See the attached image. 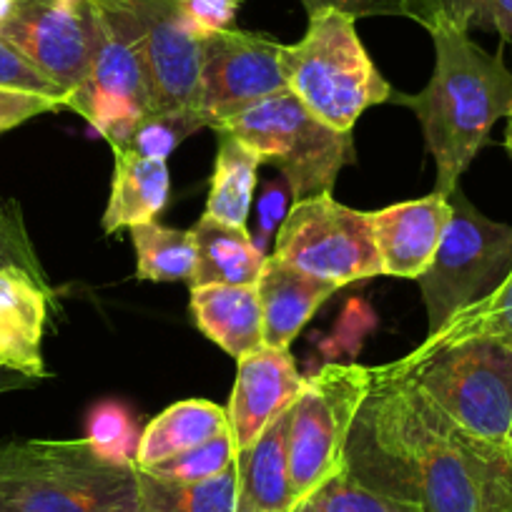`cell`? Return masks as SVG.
Here are the masks:
<instances>
[{
  "label": "cell",
  "instance_id": "obj_40",
  "mask_svg": "<svg viewBox=\"0 0 512 512\" xmlns=\"http://www.w3.org/2000/svg\"><path fill=\"white\" fill-rule=\"evenodd\" d=\"M18 214H21V206H18L16 201L0 199V219H11V216H18Z\"/></svg>",
  "mask_w": 512,
  "mask_h": 512
},
{
  "label": "cell",
  "instance_id": "obj_36",
  "mask_svg": "<svg viewBox=\"0 0 512 512\" xmlns=\"http://www.w3.org/2000/svg\"><path fill=\"white\" fill-rule=\"evenodd\" d=\"M292 196L287 181H269L264 186L262 196L256 201V236H251V241L256 244V249L267 246V241L272 239L279 231V226L287 219V199Z\"/></svg>",
  "mask_w": 512,
  "mask_h": 512
},
{
  "label": "cell",
  "instance_id": "obj_11",
  "mask_svg": "<svg viewBox=\"0 0 512 512\" xmlns=\"http://www.w3.org/2000/svg\"><path fill=\"white\" fill-rule=\"evenodd\" d=\"M96 26V0H8L0 38L71 96L88 76Z\"/></svg>",
  "mask_w": 512,
  "mask_h": 512
},
{
  "label": "cell",
  "instance_id": "obj_18",
  "mask_svg": "<svg viewBox=\"0 0 512 512\" xmlns=\"http://www.w3.org/2000/svg\"><path fill=\"white\" fill-rule=\"evenodd\" d=\"M289 417L272 422L262 437L236 452V512H289L294 505L289 480Z\"/></svg>",
  "mask_w": 512,
  "mask_h": 512
},
{
  "label": "cell",
  "instance_id": "obj_7",
  "mask_svg": "<svg viewBox=\"0 0 512 512\" xmlns=\"http://www.w3.org/2000/svg\"><path fill=\"white\" fill-rule=\"evenodd\" d=\"M447 199L450 224L430 269L417 279L427 309V337L495 292L512 272V226L487 219L460 186Z\"/></svg>",
  "mask_w": 512,
  "mask_h": 512
},
{
  "label": "cell",
  "instance_id": "obj_24",
  "mask_svg": "<svg viewBox=\"0 0 512 512\" xmlns=\"http://www.w3.org/2000/svg\"><path fill=\"white\" fill-rule=\"evenodd\" d=\"M139 512H236V460L206 480H166L139 470Z\"/></svg>",
  "mask_w": 512,
  "mask_h": 512
},
{
  "label": "cell",
  "instance_id": "obj_3",
  "mask_svg": "<svg viewBox=\"0 0 512 512\" xmlns=\"http://www.w3.org/2000/svg\"><path fill=\"white\" fill-rule=\"evenodd\" d=\"M0 497L8 512H139L136 465L81 440L0 445Z\"/></svg>",
  "mask_w": 512,
  "mask_h": 512
},
{
  "label": "cell",
  "instance_id": "obj_34",
  "mask_svg": "<svg viewBox=\"0 0 512 512\" xmlns=\"http://www.w3.org/2000/svg\"><path fill=\"white\" fill-rule=\"evenodd\" d=\"M0 86L56 98V101H61L63 106L68 108L66 93H63L56 83L48 81L38 68H33L31 63H28L11 43L3 41V38H0Z\"/></svg>",
  "mask_w": 512,
  "mask_h": 512
},
{
  "label": "cell",
  "instance_id": "obj_15",
  "mask_svg": "<svg viewBox=\"0 0 512 512\" xmlns=\"http://www.w3.org/2000/svg\"><path fill=\"white\" fill-rule=\"evenodd\" d=\"M450 216V199L440 191L369 211L367 219L382 264V277L420 279L435 259Z\"/></svg>",
  "mask_w": 512,
  "mask_h": 512
},
{
  "label": "cell",
  "instance_id": "obj_25",
  "mask_svg": "<svg viewBox=\"0 0 512 512\" xmlns=\"http://www.w3.org/2000/svg\"><path fill=\"white\" fill-rule=\"evenodd\" d=\"M136 249V277L141 282H191L196 267L194 234L149 221L131 229Z\"/></svg>",
  "mask_w": 512,
  "mask_h": 512
},
{
  "label": "cell",
  "instance_id": "obj_35",
  "mask_svg": "<svg viewBox=\"0 0 512 512\" xmlns=\"http://www.w3.org/2000/svg\"><path fill=\"white\" fill-rule=\"evenodd\" d=\"M61 108L66 106L61 101H56V98L0 86V136L11 131V128L21 126V123L31 121V118L51 111H61Z\"/></svg>",
  "mask_w": 512,
  "mask_h": 512
},
{
  "label": "cell",
  "instance_id": "obj_2",
  "mask_svg": "<svg viewBox=\"0 0 512 512\" xmlns=\"http://www.w3.org/2000/svg\"><path fill=\"white\" fill-rule=\"evenodd\" d=\"M435 43V71L420 93L392 101L412 108L425 146L435 161V191L450 194L490 139L500 118L512 111V71L500 53H487L470 31L452 23L427 26Z\"/></svg>",
  "mask_w": 512,
  "mask_h": 512
},
{
  "label": "cell",
  "instance_id": "obj_21",
  "mask_svg": "<svg viewBox=\"0 0 512 512\" xmlns=\"http://www.w3.org/2000/svg\"><path fill=\"white\" fill-rule=\"evenodd\" d=\"M191 234L196 244V267L189 287H209V284L256 287L267 254L256 249L249 231L204 214L196 221Z\"/></svg>",
  "mask_w": 512,
  "mask_h": 512
},
{
  "label": "cell",
  "instance_id": "obj_33",
  "mask_svg": "<svg viewBox=\"0 0 512 512\" xmlns=\"http://www.w3.org/2000/svg\"><path fill=\"white\" fill-rule=\"evenodd\" d=\"M0 269H23L46 287H53L48 282V274L38 259L36 246L28 236L21 214L11 216V219H0Z\"/></svg>",
  "mask_w": 512,
  "mask_h": 512
},
{
  "label": "cell",
  "instance_id": "obj_23",
  "mask_svg": "<svg viewBox=\"0 0 512 512\" xmlns=\"http://www.w3.org/2000/svg\"><path fill=\"white\" fill-rule=\"evenodd\" d=\"M219 136L216 146L214 174L209 179V196H206L204 214L224 221L229 226L246 229V219L251 214L256 191V171H259V156L229 134Z\"/></svg>",
  "mask_w": 512,
  "mask_h": 512
},
{
  "label": "cell",
  "instance_id": "obj_19",
  "mask_svg": "<svg viewBox=\"0 0 512 512\" xmlns=\"http://www.w3.org/2000/svg\"><path fill=\"white\" fill-rule=\"evenodd\" d=\"M113 149V179L103 211V234L134 229L139 224L156 221L164 211L171 191L169 166L164 159H151L128 146Z\"/></svg>",
  "mask_w": 512,
  "mask_h": 512
},
{
  "label": "cell",
  "instance_id": "obj_28",
  "mask_svg": "<svg viewBox=\"0 0 512 512\" xmlns=\"http://www.w3.org/2000/svg\"><path fill=\"white\" fill-rule=\"evenodd\" d=\"M467 337H492L512 347V272L505 282L472 307L462 309L427 342H455Z\"/></svg>",
  "mask_w": 512,
  "mask_h": 512
},
{
  "label": "cell",
  "instance_id": "obj_16",
  "mask_svg": "<svg viewBox=\"0 0 512 512\" xmlns=\"http://www.w3.org/2000/svg\"><path fill=\"white\" fill-rule=\"evenodd\" d=\"M56 289L23 269H0V367L48 379L43 334Z\"/></svg>",
  "mask_w": 512,
  "mask_h": 512
},
{
  "label": "cell",
  "instance_id": "obj_10",
  "mask_svg": "<svg viewBox=\"0 0 512 512\" xmlns=\"http://www.w3.org/2000/svg\"><path fill=\"white\" fill-rule=\"evenodd\" d=\"M272 256L337 287L382 277L367 211L339 204L332 191L294 201Z\"/></svg>",
  "mask_w": 512,
  "mask_h": 512
},
{
  "label": "cell",
  "instance_id": "obj_41",
  "mask_svg": "<svg viewBox=\"0 0 512 512\" xmlns=\"http://www.w3.org/2000/svg\"><path fill=\"white\" fill-rule=\"evenodd\" d=\"M505 151L512 159V111L507 113V131H505Z\"/></svg>",
  "mask_w": 512,
  "mask_h": 512
},
{
  "label": "cell",
  "instance_id": "obj_31",
  "mask_svg": "<svg viewBox=\"0 0 512 512\" xmlns=\"http://www.w3.org/2000/svg\"><path fill=\"white\" fill-rule=\"evenodd\" d=\"M236 460V445L231 432L214 437V440L204 442V445L194 447V450L184 452V455H176L171 460L159 462L154 465L151 475L166 477V480H206V477H214L219 472H224L226 467L234 465Z\"/></svg>",
  "mask_w": 512,
  "mask_h": 512
},
{
  "label": "cell",
  "instance_id": "obj_12",
  "mask_svg": "<svg viewBox=\"0 0 512 512\" xmlns=\"http://www.w3.org/2000/svg\"><path fill=\"white\" fill-rule=\"evenodd\" d=\"M284 46L262 33L226 31L201 38L199 113L214 128L254 103L289 91L282 68Z\"/></svg>",
  "mask_w": 512,
  "mask_h": 512
},
{
  "label": "cell",
  "instance_id": "obj_4",
  "mask_svg": "<svg viewBox=\"0 0 512 512\" xmlns=\"http://www.w3.org/2000/svg\"><path fill=\"white\" fill-rule=\"evenodd\" d=\"M462 432L505 447L512 427V347L492 337L422 342L392 362Z\"/></svg>",
  "mask_w": 512,
  "mask_h": 512
},
{
  "label": "cell",
  "instance_id": "obj_14",
  "mask_svg": "<svg viewBox=\"0 0 512 512\" xmlns=\"http://www.w3.org/2000/svg\"><path fill=\"white\" fill-rule=\"evenodd\" d=\"M304 384L307 377L299 374L289 349L262 344L236 359L234 390L226 407L236 452L249 447L277 417L292 410Z\"/></svg>",
  "mask_w": 512,
  "mask_h": 512
},
{
  "label": "cell",
  "instance_id": "obj_37",
  "mask_svg": "<svg viewBox=\"0 0 512 512\" xmlns=\"http://www.w3.org/2000/svg\"><path fill=\"white\" fill-rule=\"evenodd\" d=\"M239 3L241 0H184V8L196 36L206 38L209 33L231 28Z\"/></svg>",
  "mask_w": 512,
  "mask_h": 512
},
{
  "label": "cell",
  "instance_id": "obj_1",
  "mask_svg": "<svg viewBox=\"0 0 512 512\" xmlns=\"http://www.w3.org/2000/svg\"><path fill=\"white\" fill-rule=\"evenodd\" d=\"M347 470L422 512H482L477 440L392 362L372 367V384L349 435Z\"/></svg>",
  "mask_w": 512,
  "mask_h": 512
},
{
  "label": "cell",
  "instance_id": "obj_26",
  "mask_svg": "<svg viewBox=\"0 0 512 512\" xmlns=\"http://www.w3.org/2000/svg\"><path fill=\"white\" fill-rule=\"evenodd\" d=\"M405 18L420 26L452 23L465 31H492L512 46V0H407Z\"/></svg>",
  "mask_w": 512,
  "mask_h": 512
},
{
  "label": "cell",
  "instance_id": "obj_29",
  "mask_svg": "<svg viewBox=\"0 0 512 512\" xmlns=\"http://www.w3.org/2000/svg\"><path fill=\"white\" fill-rule=\"evenodd\" d=\"M86 440L91 442L98 455L113 462H123V465H134L141 432L136 427L134 415L126 407L118 402H103L91 412Z\"/></svg>",
  "mask_w": 512,
  "mask_h": 512
},
{
  "label": "cell",
  "instance_id": "obj_42",
  "mask_svg": "<svg viewBox=\"0 0 512 512\" xmlns=\"http://www.w3.org/2000/svg\"><path fill=\"white\" fill-rule=\"evenodd\" d=\"M505 452L512 457V427H510V435H507V442H505Z\"/></svg>",
  "mask_w": 512,
  "mask_h": 512
},
{
  "label": "cell",
  "instance_id": "obj_39",
  "mask_svg": "<svg viewBox=\"0 0 512 512\" xmlns=\"http://www.w3.org/2000/svg\"><path fill=\"white\" fill-rule=\"evenodd\" d=\"M36 384L38 379L28 377V374L0 367V395H6V392H18V390H31V387H36Z\"/></svg>",
  "mask_w": 512,
  "mask_h": 512
},
{
  "label": "cell",
  "instance_id": "obj_32",
  "mask_svg": "<svg viewBox=\"0 0 512 512\" xmlns=\"http://www.w3.org/2000/svg\"><path fill=\"white\" fill-rule=\"evenodd\" d=\"M477 452L482 467V512H512V457L505 447L482 440H477Z\"/></svg>",
  "mask_w": 512,
  "mask_h": 512
},
{
  "label": "cell",
  "instance_id": "obj_5",
  "mask_svg": "<svg viewBox=\"0 0 512 512\" xmlns=\"http://www.w3.org/2000/svg\"><path fill=\"white\" fill-rule=\"evenodd\" d=\"M282 68L289 91L337 131H352L367 108L395 96L359 41L354 18L339 11L312 13L302 41L284 46Z\"/></svg>",
  "mask_w": 512,
  "mask_h": 512
},
{
  "label": "cell",
  "instance_id": "obj_30",
  "mask_svg": "<svg viewBox=\"0 0 512 512\" xmlns=\"http://www.w3.org/2000/svg\"><path fill=\"white\" fill-rule=\"evenodd\" d=\"M206 128L201 113H151L149 118L136 126L131 139L123 146L151 156V159H164L194 131Z\"/></svg>",
  "mask_w": 512,
  "mask_h": 512
},
{
  "label": "cell",
  "instance_id": "obj_17",
  "mask_svg": "<svg viewBox=\"0 0 512 512\" xmlns=\"http://www.w3.org/2000/svg\"><path fill=\"white\" fill-rule=\"evenodd\" d=\"M337 284L309 277L289 267L277 256H267L256 294L262 307L264 344L274 349H289L312 314L337 292Z\"/></svg>",
  "mask_w": 512,
  "mask_h": 512
},
{
  "label": "cell",
  "instance_id": "obj_27",
  "mask_svg": "<svg viewBox=\"0 0 512 512\" xmlns=\"http://www.w3.org/2000/svg\"><path fill=\"white\" fill-rule=\"evenodd\" d=\"M289 512H422L412 502L372 490L344 467L327 482L297 500Z\"/></svg>",
  "mask_w": 512,
  "mask_h": 512
},
{
  "label": "cell",
  "instance_id": "obj_20",
  "mask_svg": "<svg viewBox=\"0 0 512 512\" xmlns=\"http://www.w3.org/2000/svg\"><path fill=\"white\" fill-rule=\"evenodd\" d=\"M189 312L199 332L229 357L241 359L264 344L262 307L256 287H191Z\"/></svg>",
  "mask_w": 512,
  "mask_h": 512
},
{
  "label": "cell",
  "instance_id": "obj_38",
  "mask_svg": "<svg viewBox=\"0 0 512 512\" xmlns=\"http://www.w3.org/2000/svg\"><path fill=\"white\" fill-rule=\"evenodd\" d=\"M302 6L309 16L319 11H339L357 21L372 16H405L407 0H302Z\"/></svg>",
  "mask_w": 512,
  "mask_h": 512
},
{
  "label": "cell",
  "instance_id": "obj_44",
  "mask_svg": "<svg viewBox=\"0 0 512 512\" xmlns=\"http://www.w3.org/2000/svg\"><path fill=\"white\" fill-rule=\"evenodd\" d=\"M0 512H8V507H6V502H3V497H0Z\"/></svg>",
  "mask_w": 512,
  "mask_h": 512
},
{
  "label": "cell",
  "instance_id": "obj_13",
  "mask_svg": "<svg viewBox=\"0 0 512 512\" xmlns=\"http://www.w3.org/2000/svg\"><path fill=\"white\" fill-rule=\"evenodd\" d=\"M68 108L86 118L111 146L126 144L136 126L154 113L149 73L139 48L121 36L101 11L88 76L68 96Z\"/></svg>",
  "mask_w": 512,
  "mask_h": 512
},
{
  "label": "cell",
  "instance_id": "obj_8",
  "mask_svg": "<svg viewBox=\"0 0 512 512\" xmlns=\"http://www.w3.org/2000/svg\"><path fill=\"white\" fill-rule=\"evenodd\" d=\"M372 384V367L324 364L307 377L289 417V480L294 502L347 467L354 420Z\"/></svg>",
  "mask_w": 512,
  "mask_h": 512
},
{
  "label": "cell",
  "instance_id": "obj_9",
  "mask_svg": "<svg viewBox=\"0 0 512 512\" xmlns=\"http://www.w3.org/2000/svg\"><path fill=\"white\" fill-rule=\"evenodd\" d=\"M101 16L139 48L154 113H199L201 38L184 0H96Z\"/></svg>",
  "mask_w": 512,
  "mask_h": 512
},
{
  "label": "cell",
  "instance_id": "obj_6",
  "mask_svg": "<svg viewBox=\"0 0 512 512\" xmlns=\"http://www.w3.org/2000/svg\"><path fill=\"white\" fill-rule=\"evenodd\" d=\"M214 131L239 139L262 164L277 166L294 199L329 194L339 171L357 159L352 131L324 123L292 91L254 103Z\"/></svg>",
  "mask_w": 512,
  "mask_h": 512
},
{
  "label": "cell",
  "instance_id": "obj_43",
  "mask_svg": "<svg viewBox=\"0 0 512 512\" xmlns=\"http://www.w3.org/2000/svg\"><path fill=\"white\" fill-rule=\"evenodd\" d=\"M6 6H8V0H0V16H3V11H6Z\"/></svg>",
  "mask_w": 512,
  "mask_h": 512
},
{
  "label": "cell",
  "instance_id": "obj_22",
  "mask_svg": "<svg viewBox=\"0 0 512 512\" xmlns=\"http://www.w3.org/2000/svg\"><path fill=\"white\" fill-rule=\"evenodd\" d=\"M229 430L226 407L209 400H184L171 405L141 430L134 465L151 470L159 462L194 450Z\"/></svg>",
  "mask_w": 512,
  "mask_h": 512
}]
</instances>
